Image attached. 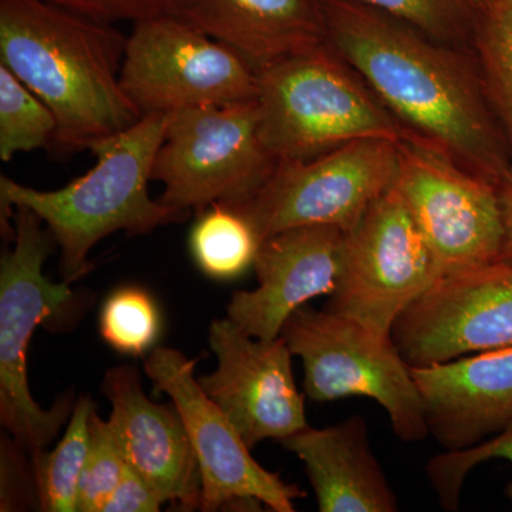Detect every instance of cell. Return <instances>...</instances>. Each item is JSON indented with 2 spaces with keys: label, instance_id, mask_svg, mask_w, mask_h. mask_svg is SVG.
Masks as SVG:
<instances>
[{
  "label": "cell",
  "instance_id": "obj_1",
  "mask_svg": "<svg viewBox=\"0 0 512 512\" xmlns=\"http://www.w3.org/2000/svg\"><path fill=\"white\" fill-rule=\"evenodd\" d=\"M326 43L413 136L495 185L510 148L473 50L448 45L362 0H322Z\"/></svg>",
  "mask_w": 512,
  "mask_h": 512
},
{
  "label": "cell",
  "instance_id": "obj_2",
  "mask_svg": "<svg viewBox=\"0 0 512 512\" xmlns=\"http://www.w3.org/2000/svg\"><path fill=\"white\" fill-rule=\"evenodd\" d=\"M126 45L111 23L47 0H0V64L55 114L50 150L60 156L90 150L143 117L120 82Z\"/></svg>",
  "mask_w": 512,
  "mask_h": 512
},
{
  "label": "cell",
  "instance_id": "obj_3",
  "mask_svg": "<svg viewBox=\"0 0 512 512\" xmlns=\"http://www.w3.org/2000/svg\"><path fill=\"white\" fill-rule=\"evenodd\" d=\"M167 114H147L116 136L97 141V163L82 177L55 191H40L0 175V225L6 241H15L12 208L26 207L42 220L60 248V274L72 284L92 264L90 251L114 232L150 234L188 212L151 200L154 160L164 141Z\"/></svg>",
  "mask_w": 512,
  "mask_h": 512
},
{
  "label": "cell",
  "instance_id": "obj_4",
  "mask_svg": "<svg viewBox=\"0 0 512 512\" xmlns=\"http://www.w3.org/2000/svg\"><path fill=\"white\" fill-rule=\"evenodd\" d=\"M256 74L259 136L278 161L311 160L362 138L412 136L328 43Z\"/></svg>",
  "mask_w": 512,
  "mask_h": 512
},
{
  "label": "cell",
  "instance_id": "obj_5",
  "mask_svg": "<svg viewBox=\"0 0 512 512\" xmlns=\"http://www.w3.org/2000/svg\"><path fill=\"white\" fill-rule=\"evenodd\" d=\"M281 336L302 360L303 386L313 402L367 397L384 409L400 440L416 443L429 436L412 367L392 336L330 309L316 311L308 303L289 316Z\"/></svg>",
  "mask_w": 512,
  "mask_h": 512
},
{
  "label": "cell",
  "instance_id": "obj_6",
  "mask_svg": "<svg viewBox=\"0 0 512 512\" xmlns=\"http://www.w3.org/2000/svg\"><path fill=\"white\" fill-rule=\"evenodd\" d=\"M15 245L0 259V421L32 460L46 453L72 416L69 399L52 410L40 409L29 389L28 355L33 332L62 311L73 298L69 282L43 274L56 241L42 220L26 207H15Z\"/></svg>",
  "mask_w": 512,
  "mask_h": 512
},
{
  "label": "cell",
  "instance_id": "obj_7",
  "mask_svg": "<svg viewBox=\"0 0 512 512\" xmlns=\"http://www.w3.org/2000/svg\"><path fill=\"white\" fill-rule=\"evenodd\" d=\"M167 116L153 167V181L164 185L161 204L183 212L241 207L274 174L278 160L259 136L256 99Z\"/></svg>",
  "mask_w": 512,
  "mask_h": 512
},
{
  "label": "cell",
  "instance_id": "obj_8",
  "mask_svg": "<svg viewBox=\"0 0 512 512\" xmlns=\"http://www.w3.org/2000/svg\"><path fill=\"white\" fill-rule=\"evenodd\" d=\"M394 188L429 247L440 278L500 261L504 217L497 185L416 136L397 141Z\"/></svg>",
  "mask_w": 512,
  "mask_h": 512
},
{
  "label": "cell",
  "instance_id": "obj_9",
  "mask_svg": "<svg viewBox=\"0 0 512 512\" xmlns=\"http://www.w3.org/2000/svg\"><path fill=\"white\" fill-rule=\"evenodd\" d=\"M397 173V141L362 138L311 160L278 161L264 188L231 210L252 225L261 242L309 225L348 231L377 198L392 190Z\"/></svg>",
  "mask_w": 512,
  "mask_h": 512
},
{
  "label": "cell",
  "instance_id": "obj_10",
  "mask_svg": "<svg viewBox=\"0 0 512 512\" xmlns=\"http://www.w3.org/2000/svg\"><path fill=\"white\" fill-rule=\"evenodd\" d=\"M440 279L436 261L396 188L343 232L328 309L383 336Z\"/></svg>",
  "mask_w": 512,
  "mask_h": 512
},
{
  "label": "cell",
  "instance_id": "obj_11",
  "mask_svg": "<svg viewBox=\"0 0 512 512\" xmlns=\"http://www.w3.org/2000/svg\"><path fill=\"white\" fill-rule=\"evenodd\" d=\"M120 82L141 116L255 100L256 70L231 47L171 15L127 37Z\"/></svg>",
  "mask_w": 512,
  "mask_h": 512
},
{
  "label": "cell",
  "instance_id": "obj_12",
  "mask_svg": "<svg viewBox=\"0 0 512 512\" xmlns=\"http://www.w3.org/2000/svg\"><path fill=\"white\" fill-rule=\"evenodd\" d=\"M195 366L197 360L180 350L156 348L144 362V372L158 392L171 397L184 421L200 464L201 510L264 504L275 512L295 511V501L305 491L256 463L251 448L195 379Z\"/></svg>",
  "mask_w": 512,
  "mask_h": 512
},
{
  "label": "cell",
  "instance_id": "obj_13",
  "mask_svg": "<svg viewBox=\"0 0 512 512\" xmlns=\"http://www.w3.org/2000/svg\"><path fill=\"white\" fill-rule=\"evenodd\" d=\"M392 339L413 369L511 348V262L440 278L396 320Z\"/></svg>",
  "mask_w": 512,
  "mask_h": 512
},
{
  "label": "cell",
  "instance_id": "obj_14",
  "mask_svg": "<svg viewBox=\"0 0 512 512\" xmlns=\"http://www.w3.org/2000/svg\"><path fill=\"white\" fill-rule=\"evenodd\" d=\"M208 342L218 367L198 383L251 450L309 426L305 399L293 377V355L282 336L252 338L227 318L211 323Z\"/></svg>",
  "mask_w": 512,
  "mask_h": 512
},
{
  "label": "cell",
  "instance_id": "obj_15",
  "mask_svg": "<svg viewBox=\"0 0 512 512\" xmlns=\"http://www.w3.org/2000/svg\"><path fill=\"white\" fill-rule=\"evenodd\" d=\"M343 232L329 225H309L264 239L254 262L258 288L235 292L228 318L252 338H279L296 309L318 296L332 295Z\"/></svg>",
  "mask_w": 512,
  "mask_h": 512
},
{
  "label": "cell",
  "instance_id": "obj_16",
  "mask_svg": "<svg viewBox=\"0 0 512 512\" xmlns=\"http://www.w3.org/2000/svg\"><path fill=\"white\" fill-rule=\"evenodd\" d=\"M103 393L128 466L153 485L164 503L181 511L201 510L200 464L175 406L151 402L140 373L131 366L107 370Z\"/></svg>",
  "mask_w": 512,
  "mask_h": 512
},
{
  "label": "cell",
  "instance_id": "obj_17",
  "mask_svg": "<svg viewBox=\"0 0 512 512\" xmlns=\"http://www.w3.org/2000/svg\"><path fill=\"white\" fill-rule=\"evenodd\" d=\"M431 436L448 451L512 427V346L413 369Z\"/></svg>",
  "mask_w": 512,
  "mask_h": 512
},
{
  "label": "cell",
  "instance_id": "obj_18",
  "mask_svg": "<svg viewBox=\"0 0 512 512\" xmlns=\"http://www.w3.org/2000/svg\"><path fill=\"white\" fill-rule=\"evenodd\" d=\"M168 15L231 47L255 70L326 43L322 0H170Z\"/></svg>",
  "mask_w": 512,
  "mask_h": 512
},
{
  "label": "cell",
  "instance_id": "obj_19",
  "mask_svg": "<svg viewBox=\"0 0 512 512\" xmlns=\"http://www.w3.org/2000/svg\"><path fill=\"white\" fill-rule=\"evenodd\" d=\"M305 466L320 512H396L399 501L370 444L360 414L281 440Z\"/></svg>",
  "mask_w": 512,
  "mask_h": 512
},
{
  "label": "cell",
  "instance_id": "obj_20",
  "mask_svg": "<svg viewBox=\"0 0 512 512\" xmlns=\"http://www.w3.org/2000/svg\"><path fill=\"white\" fill-rule=\"evenodd\" d=\"M471 50L512 158V0L476 13Z\"/></svg>",
  "mask_w": 512,
  "mask_h": 512
},
{
  "label": "cell",
  "instance_id": "obj_21",
  "mask_svg": "<svg viewBox=\"0 0 512 512\" xmlns=\"http://www.w3.org/2000/svg\"><path fill=\"white\" fill-rule=\"evenodd\" d=\"M258 235L238 212L224 205L202 211L190 235L192 258L205 275L231 281L254 266Z\"/></svg>",
  "mask_w": 512,
  "mask_h": 512
},
{
  "label": "cell",
  "instance_id": "obj_22",
  "mask_svg": "<svg viewBox=\"0 0 512 512\" xmlns=\"http://www.w3.org/2000/svg\"><path fill=\"white\" fill-rule=\"evenodd\" d=\"M92 399L82 396L74 404L63 439L52 453L33 460L37 504L46 512H77L80 478L90 443Z\"/></svg>",
  "mask_w": 512,
  "mask_h": 512
},
{
  "label": "cell",
  "instance_id": "obj_23",
  "mask_svg": "<svg viewBox=\"0 0 512 512\" xmlns=\"http://www.w3.org/2000/svg\"><path fill=\"white\" fill-rule=\"evenodd\" d=\"M57 120L53 111L30 92L8 67L0 64V158L53 146Z\"/></svg>",
  "mask_w": 512,
  "mask_h": 512
},
{
  "label": "cell",
  "instance_id": "obj_24",
  "mask_svg": "<svg viewBox=\"0 0 512 512\" xmlns=\"http://www.w3.org/2000/svg\"><path fill=\"white\" fill-rule=\"evenodd\" d=\"M101 338L130 356H144L160 333V312L144 289L136 286L111 293L100 313Z\"/></svg>",
  "mask_w": 512,
  "mask_h": 512
},
{
  "label": "cell",
  "instance_id": "obj_25",
  "mask_svg": "<svg viewBox=\"0 0 512 512\" xmlns=\"http://www.w3.org/2000/svg\"><path fill=\"white\" fill-rule=\"evenodd\" d=\"M389 13L421 32L448 43L471 49L476 12L468 0H362Z\"/></svg>",
  "mask_w": 512,
  "mask_h": 512
},
{
  "label": "cell",
  "instance_id": "obj_26",
  "mask_svg": "<svg viewBox=\"0 0 512 512\" xmlns=\"http://www.w3.org/2000/svg\"><path fill=\"white\" fill-rule=\"evenodd\" d=\"M126 458L109 420L93 409L90 414V443L80 478L77 512H101L126 470Z\"/></svg>",
  "mask_w": 512,
  "mask_h": 512
},
{
  "label": "cell",
  "instance_id": "obj_27",
  "mask_svg": "<svg viewBox=\"0 0 512 512\" xmlns=\"http://www.w3.org/2000/svg\"><path fill=\"white\" fill-rule=\"evenodd\" d=\"M503 458L512 464V427L493 439L483 441L464 450L444 451L431 458L426 473L431 487L439 497L444 510L456 511L460 505L461 490L470 471L484 461ZM507 495L512 500V483L507 487Z\"/></svg>",
  "mask_w": 512,
  "mask_h": 512
},
{
  "label": "cell",
  "instance_id": "obj_28",
  "mask_svg": "<svg viewBox=\"0 0 512 512\" xmlns=\"http://www.w3.org/2000/svg\"><path fill=\"white\" fill-rule=\"evenodd\" d=\"M77 15L104 23L131 22L168 15L170 0H47Z\"/></svg>",
  "mask_w": 512,
  "mask_h": 512
},
{
  "label": "cell",
  "instance_id": "obj_29",
  "mask_svg": "<svg viewBox=\"0 0 512 512\" xmlns=\"http://www.w3.org/2000/svg\"><path fill=\"white\" fill-rule=\"evenodd\" d=\"M165 504L160 494L134 468L126 466L101 512H157Z\"/></svg>",
  "mask_w": 512,
  "mask_h": 512
},
{
  "label": "cell",
  "instance_id": "obj_30",
  "mask_svg": "<svg viewBox=\"0 0 512 512\" xmlns=\"http://www.w3.org/2000/svg\"><path fill=\"white\" fill-rule=\"evenodd\" d=\"M498 194H500L501 208H503L505 229L503 256H501V259L512 264V167L503 178V181L498 184Z\"/></svg>",
  "mask_w": 512,
  "mask_h": 512
},
{
  "label": "cell",
  "instance_id": "obj_31",
  "mask_svg": "<svg viewBox=\"0 0 512 512\" xmlns=\"http://www.w3.org/2000/svg\"><path fill=\"white\" fill-rule=\"evenodd\" d=\"M493 2V0H468V3H470L471 8L474 9V12L478 13L481 12V10L487 8L490 3Z\"/></svg>",
  "mask_w": 512,
  "mask_h": 512
}]
</instances>
